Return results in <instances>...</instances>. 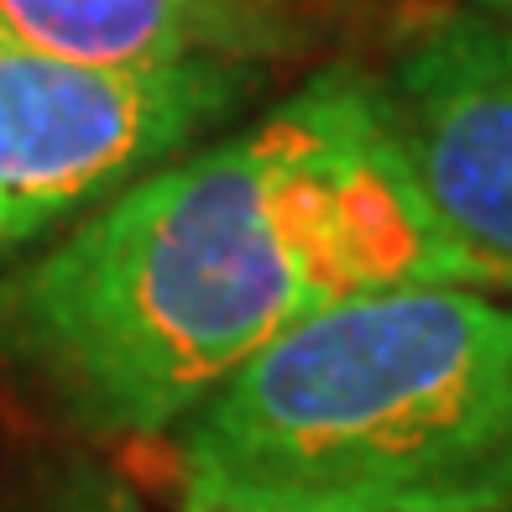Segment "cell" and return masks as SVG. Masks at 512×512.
I'll use <instances>...</instances> for the list:
<instances>
[{"instance_id":"cell-5","label":"cell","mask_w":512,"mask_h":512,"mask_svg":"<svg viewBox=\"0 0 512 512\" xmlns=\"http://www.w3.org/2000/svg\"><path fill=\"white\" fill-rule=\"evenodd\" d=\"M0 37L79 68H272L309 48L288 0H0Z\"/></svg>"},{"instance_id":"cell-3","label":"cell","mask_w":512,"mask_h":512,"mask_svg":"<svg viewBox=\"0 0 512 512\" xmlns=\"http://www.w3.org/2000/svg\"><path fill=\"white\" fill-rule=\"evenodd\" d=\"M267 68H79L0 37V272L136 178L209 142Z\"/></svg>"},{"instance_id":"cell-4","label":"cell","mask_w":512,"mask_h":512,"mask_svg":"<svg viewBox=\"0 0 512 512\" xmlns=\"http://www.w3.org/2000/svg\"><path fill=\"white\" fill-rule=\"evenodd\" d=\"M382 89L434 209L512 288V27L439 11L403 37Z\"/></svg>"},{"instance_id":"cell-2","label":"cell","mask_w":512,"mask_h":512,"mask_svg":"<svg viewBox=\"0 0 512 512\" xmlns=\"http://www.w3.org/2000/svg\"><path fill=\"white\" fill-rule=\"evenodd\" d=\"M183 512H512V304L345 298L173 429Z\"/></svg>"},{"instance_id":"cell-6","label":"cell","mask_w":512,"mask_h":512,"mask_svg":"<svg viewBox=\"0 0 512 512\" xmlns=\"http://www.w3.org/2000/svg\"><path fill=\"white\" fill-rule=\"evenodd\" d=\"M32 512H147V507L121 476H110L105 465L68 460V465L42 476Z\"/></svg>"},{"instance_id":"cell-8","label":"cell","mask_w":512,"mask_h":512,"mask_svg":"<svg viewBox=\"0 0 512 512\" xmlns=\"http://www.w3.org/2000/svg\"><path fill=\"white\" fill-rule=\"evenodd\" d=\"M288 6H298V0H288Z\"/></svg>"},{"instance_id":"cell-1","label":"cell","mask_w":512,"mask_h":512,"mask_svg":"<svg viewBox=\"0 0 512 512\" xmlns=\"http://www.w3.org/2000/svg\"><path fill=\"white\" fill-rule=\"evenodd\" d=\"M502 288L403 147L382 79L330 63L0 272V371L79 439H162L298 319Z\"/></svg>"},{"instance_id":"cell-9","label":"cell","mask_w":512,"mask_h":512,"mask_svg":"<svg viewBox=\"0 0 512 512\" xmlns=\"http://www.w3.org/2000/svg\"><path fill=\"white\" fill-rule=\"evenodd\" d=\"M507 293H512V288H507Z\"/></svg>"},{"instance_id":"cell-7","label":"cell","mask_w":512,"mask_h":512,"mask_svg":"<svg viewBox=\"0 0 512 512\" xmlns=\"http://www.w3.org/2000/svg\"><path fill=\"white\" fill-rule=\"evenodd\" d=\"M471 11L497 16V21H507V27H512V0H471Z\"/></svg>"}]
</instances>
